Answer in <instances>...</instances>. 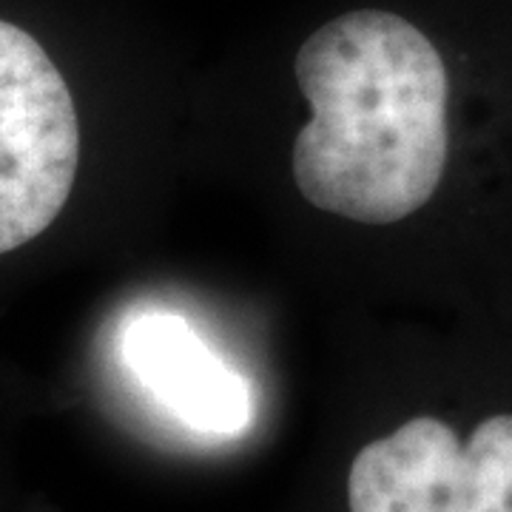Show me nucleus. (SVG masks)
<instances>
[{
    "mask_svg": "<svg viewBox=\"0 0 512 512\" xmlns=\"http://www.w3.org/2000/svg\"><path fill=\"white\" fill-rule=\"evenodd\" d=\"M313 117L293 143L305 200L362 225H393L436 197L450 163L447 57L390 6H350L293 57Z\"/></svg>",
    "mask_w": 512,
    "mask_h": 512,
    "instance_id": "obj_1",
    "label": "nucleus"
},
{
    "mask_svg": "<svg viewBox=\"0 0 512 512\" xmlns=\"http://www.w3.org/2000/svg\"><path fill=\"white\" fill-rule=\"evenodd\" d=\"M80 123L43 40L0 15V254L40 237L72 194Z\"/></svg>",
    "mask_w": 512,
    "mask_h": 512,
    "instance_id": "obj_2",
    "label": "nucleus"
},
{
    "mask_svg": "<svg viewBox=\"0 0 512 512\" xmlns=\"http://www.w3.org/2000/svg\"><path fill=\"white\" fill-rule=\"evenodd\" d=\"M350 512H512V407L467 436L433 416L367 444L348 478Z\"/></svg>",
    "mask_w": 512,
    "mask_h": 512,
    "instance_id": "obj_3",
    "label": "nucleus"
},
{
    "mask_svg": "<svg viewBox=\"0 0 512 512\" xmlns=\"http://www.w3.org/2000/svg\"><path fill=\"white\" fill-rule=\"evenodd\" d=\"M126 359L160 402L188 427L234 436L248 427L254 399L248 382L205 348L177 316H151L126 336Z\"/></svg>",
    "mask_w": 512,
    "mask_h": 512,
    "instance_id": "obj_4",
    "label": "nucleus"
}]
</instances>
